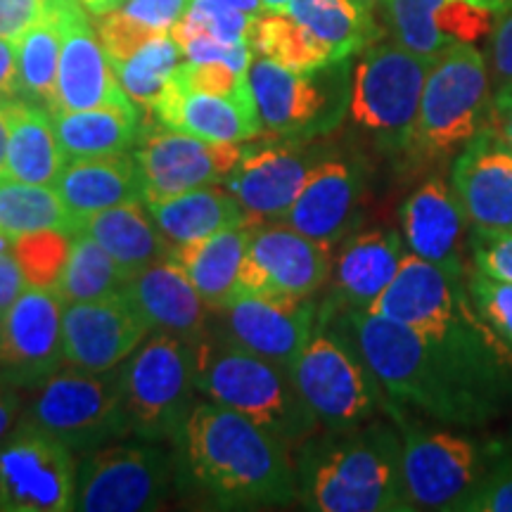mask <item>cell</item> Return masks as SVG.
<instances>
[{
	"label": "cell",
	"instance_id": "60",
	"mask_svg": "<svg viewBox=\"0 0 512 512\" xmlns=\"http://www.w3.org/2000/svg\"><path fill=\"white\" fill-rule=\"evenodd\" d=\"M496 5H498V10H501V15L512 10V0H496Z\"/></svg>",
	"mask_w": 512,
	"mask_h": 512
},
{
	"label": "cell",
	"instance_id": "36",
	"mask_svg": "<svg viewBox=\"0 0 512 512\" xmlns=\"http://www.w3.org/2000/svg\"><path fill=\"white\" fill-rule=\"evenodd\" d=\"M41 230L76 233V219L64 207L55 185H31L0 178V233L10 240Z\"/></svg>",
	"mask_w": 512,
	"mask_h": 512
},
{
	"label": "cell",
	"instance_id": "6",
	"mask_svg": "<svg viewBox=\"0 0 512 512\" xmlns=\"http://www.w3.org/2000/svg\"><path fill=\"white\" fill-rule=\"evenodd\" d=\"M197 347L166 332H150L121 366V403L128 434L181 444L195 408Z\"/></svg>",
	"mask_w": 512,
	"mask_h": 512
},
{
	"label": "cell",
	"instance_id": "30",
	"mask_svg": "<svg viewBox=\"0 0 512 512\" xmlns=\"http://www.w3.org/2000/svg\"><path fill=\"white\" fill-rule=\"evenodd\" d=\"M252 233L254 230H249V226L230 228L209 238L174 245L171 249L169 259L183 268L211 311H226L240 297V271L249 252Z\"/></svg>",
	"mask_w": 512,
	"mask_h": 512
},
{
	"label": "cell",
	"instance_id": "26",
	"mask_svg": "<svg viewBox=\"0 0 512 512\" xmlns=\"http://www.w3.org/2000/svg\"><path fill=\"white\" fill-rule=\"evenodd\" d=\"M55 190L79 226L81 219L102 209L143 202L145 178L136 155L119 152V155L72 159L57 176Z\"/></svg>",
	"mask_w": 512,
	"mask_h": 512
},
{
	"label": "cell",
	"instance_id": "46",
	"mask_svg": "<svg viewBox=\"0 0 512 512\" xmlns=\"http://www.w3.org/2000/svg\"><path fill=\"white\" fill-rule=\"evenodd\" d=\"M181 53L188 62H226L238 72H249V64L254 60V50L249 43H228L211 34L190 38Z\"/></svg>",
	"mask_w": 512,
	"mask_h": 512
},
{
	"label": "cell",
	"instance_id": "50",
	"mask_svg": "<svg viewBox=\"0 0 512 512\" xmlns=\"http://www.w3.org/2000/svg\"><path fill=\"white\" fill-rule=\"evenodd\" d=\"M27 287V275L19 266L12 240L0 233V309L8 311Z\"/></svg>",
	"mask_w": 512,
	"mask_h": 512
},
{
	"label": "cell",
	"instance_id": "16",
	"mask_svg": "<svg viewBox=\"0 0 512 512\" xmlns=\"http://www.w3.org/2000/svg\"><path fill=\"white\" fill-rule=\"evenodd\" d=\"M60 297L29 285L5 311L0 332V380L15 389H36L64 366Z\"/></svg>",
	"mask_w": 512,
	"mask_h": 512
},
{
	"label": "cell",
	"instance_id": "5",
	"mask_svg": "<svg viewBox=\"0 0 512 512\" xmlns=\"http://www.w3.org/2000/svg\"><path fill=\"white\" fill-rule=\"evenodd\" d=\"M197 392L245 415L283 444H302L320 422L287 368L249 354L230 339L197 344Z\"/></svg>",
	"mask_w": 512,
	"mask_h": 512
},
{
	"label": "cell",
	"instance_id": "13",
	"mask_svg": "<svg viewBox=\"0 0 512 512\" xmlns=\"http://www.w3.org/2000/svg\"><path fill=\"white\" fill-rule=\"evenodd\" d=\"M247 76L261 126L278 136L330 126L342 105H349V60L302 74L254 57Z\"/></svg>",
	"mask_w": 512,
	"mask_h": 512
},
{
	"label": "cell",
	"instance_id": "3",
	"mask_svg": "<svg viewBox=\"0 0 512 512\" xmlns=\"http://www.w3.org/2000/svg\"><path fill=\"white\" fill-rule=\"evenodd\" d=\"M181 444L192 479L216 503L285 505L299 496L290 446L226 406L197 401Z\"/></svg>",
	"mask_w": 512,
	"mask_h": 512
},
{
	"label": "cell",
	"instance_id": "22",
	"mask_svg": "<svg viewBox=\"0 0 512 512\" xmlns=\"http://www.w3.org/2000/svg\"><path fill=\"white\" fill-rule=\"evenodd\" d=\"M448 183L470 230H512V147L494 126L458 152Z\"/></svg>",
	"mask_w": 512,
	"mask_h": 512
},
{
	"label": "cell",
	"instance_id": "49",
	"mask_svg": "<svg viewBox=\"0 0 512 512\" xmlns=\"http://www.w3.org/2000/svg\"><path fill=\"white\" fill-rule=\"evenodd\" d=\"M192 0H126L121 10L140 19L147 27L157 31H171V27L190 8Z\"/></svg>",
	"mask_w": 512,
	"mask_h": 512
},
{
	"label": "cell",
	"instance_id": "61",
	"mask_svg": "<svg viewBox=\"0 0 512 512\" xmlns=\"http://www.w3.org/2000/svg\"><path fill=\"white\" fill-rule=\"evenodd\" d=\"M3 323H5V311L0 309V332H3Z\"/></svg>",
	"mask_w": 512,
	"mask_h": 512
},
{
	"label": "cell",
	"instance_id": "51",
	"mask_svg": "<svg viewBox=\"0 0 512 512\" xmlns=\"http://www.w3.org/2000/svg\"><path fill=\"white\" fill-rule=\"evenodd\" d=\"M489 57L498 86L512 83V10L498 17L494 31H491Z\"/></svg>",
	"mask_w": 512,
	"mask_h": 512
},
{
	"label": "cell",
	"instance_id": "48",
	"mask_svg": "<svg viewBox=\"0 0 512 512\" xmlns=\"http://www.w3.org/2000/svg\"><path fill=\"white\" fill-rule=\"evenodd\" d=\"M53 5L55 0H0V38L17 43Z\"/></svg>",
	"mask_w": 512,
	"mask_h": 512
},
{
	"label": "cell",
	"instance_id": "43",
	"mask_svg": "<svg viewBox=\"0 0 512 512\" xmlns=\"http://www.w3.org/2000/svg\"><path fill=\"white\" fill-rule=\"evenodd\" d=\"M467 290L484 323L496 332L505 347L512 349V283L494 280L470 268Z\"/></svg>",
	"mask_w": 512,
	"mask_h": 512
},
{
	"label": "cell",
	"instance_id": "32",
	"mask_svg": "<svg viewBox=\"0 0 512 512\" xmlns=\"http://www.w3.org/2000/svg\"><path fill=\"white\" fill-rule=\"evenodd\" d=\"M157 228L171 245L202 240L230 228H245L256 221L228 188L190 190L164 202H147Z\"/></svg>",
	"mask_w": 512,
	"mask_h": 512
},
{
	"label": "cell",
	"instance_id": "47",
	"mask_svg": "<svg viewBox=\"0 0 512 512\" xmlns=\"http://www.w3.org/2000/svg\"><path fill=\"white\" fill-rule=\"evenodd\" d=\"M460 512H512V456L489 472L475 494L460 505Z\"/></svg>",
	"mask_w": 512,
	"mask_h": 512
},
{
	"label": "cell",
	"instance_id": "57",
	"mask_svg": "<svg viewBox=\"0 0 512 512\" xmlns=\"http://www.w3.org/2000/svg\"><path fill=\"white\" fill-rule=\"evenodd\" d=\"M223 3L233 5V8H238L242 12H247V15H254V17H261V10H264L261 0H223Z\"/></svg>",
	"mask_w": 512,
	"mask_h": 512
},
{
	"label": "cell",
	"instance_id": "34",
	"mask_svg": "<svg viewBox=\"0 0 512 512\" xmlns=\"http://www.w3.org/2000/svg\"><path fill=\"white\" fill-rule=\"evenodd\" d=\"M55 133L67 162L128 152L140 140V112L98 107V110L53 112Z\"/></svg>",
	"mask_w": 512,
	"mask_h": 512
},
{
	"label": "cell",
	"instance_id": "23",
	"mask_svg": "<svg viewBox=\"0 0 512 512\" xmlns=\"http://www.w3.org/2000/svg\"><path fill=\"white\" fill-rule=\"evenodd\" d=\"M318 320V306L302 302H271L242 292L226 309V339L249 354L290 370L309 342Z\"/></svg>",
	"mask_w": 512,
	"mask_h": 512
},
{
	"label": "cell",
	"instance_id": "11",
	"mask_svg": "<svg viewBox=\"0 0 512 512\" xmlns=\"http://www.w3.org/2000/svg\"><path fill=\"white\" fill-rule=\"evenodd\" d=\"M22 420L62 441L74 453H91L128 434L121 403V366L110 373L64 366L31 389Z\"/></svg>",
	"mask_w": 512,
	"mask_h": 512
},
{
	"label": "cell",
	"instance_id": "55",
	"mask_svg": "<svg viewBox=\"0 0 512 512\" xmlns=\"http://www.w3.org/2000/svg\"><path fill=\"white\" fill-rule=\"evenodd\" d=\"M8 138H10V100H0V178H8Z\"/></svg>",
	"mask_w": 512,
	"mask_h": 512
},
{
	"label": "cell",
	"instance_id": "24",
	"mask_svg": "<svg viewBox=\"0 0 512 512\" xmlns=\"http://www.w3.org/2000/svg\"><path fill=\"white\" fill-rule=\"evenodd\" d=\"M363 178L347 159H325L311 169L309 181L299 192L280 223L306 238L335 247L356 226Z\"/></svg>",
	"mask_w": 512,
	"mask_h": 512
},
{
	"label": "cell",
	"instance_id": "44",
	"mask_svg": "<svg viewBox=\"0 0 512 512\" xmlns=\"http://www.w3.org/2000/svg\"><path fill=\"white\" fill-rule=\"evenodd\" d=\"M100 36L102 48L107 50L112 64L114 62H126L128 57H133L140 48L147 46L152 38L159 34H169V31H157L140 19L126 15L124 10H112L107 15L98 19V27H95Z\"/></svg>",
	"mask_w": 512,
	"mask_h": 512
},
{
	"label": "cell",
	"instance_id": "52",
	"mask_svg": "<svg viewBox=\"0 0 512 512\" xmlns=\"http://www.w3.org/2000/svg\"><path fill=\"white\" fill-rule=\"evenodd\" d=\"M19 98L17 43L0 38V100Z\"/></svg>",
	"mask_w": 512,
	"mask_h": 512
},
{
	"label": "cell",
	"instance_id": "33",
	"mask_svg": "<svg viewBox=\"0 0 512 512\" xmlns=\"http://www.w3.org/2000/svg\"><path fill=\"white\" fill-rule=\"evenodd\" d=\"M64 164L53 112L38 102L10 100L8 176L31 185H55Z\"/></svg>",
	"mask_w": 512,
	"mask_h": 512
},
{
	"label": "cell",
	"instance_id": "31",
	"mask_svg": "<svg viewBox=\"0 0 512 512\" xmlns=\"http://www.w3.org/2000/svg\"><path fill=\"white\" fill-rule=\"evenodd\" d=\"M76 230L91 235L98 245L105 247V252L112 256L126 280L169 259L171 249H174L162 235V230L157 228L150 209L145 211L143 202L102 209L98 214L81 219Z\"/></svg>",
	"mask_w": 512,
	"mask_h": 512
},
{
	"label": "cell",
	"instance_id": "12",
	"mask_svg": "<svg viewBox=\"0 0 512 512\" xmlns=\"http://www.w3.org/2000/svg\"><path fill=\"white\" fill-rule=\"evenodd\" d=\"M176 460L159 441L100 446L76 467L74 510L145 512L162 508L174 489Z\"/></svg>",
	"mask_w": 512,
	"mask_h": 512
},
{
	"label": "cell",
	"instance_id": "29",
	"mask_svg": "<svg viewBox=\"0 0 512 512\" xmlns=\"http://www.w3.org/2000/svg\"><path fill=\"white\" fill-rule=\"evenodd\" d=\"M406 242L396 230H368L344 242L335 261V302L368 311L399 271Z\"/></svg>",
	"mask_w": 512,
	"mask_h": 512
},
{
	"label": "cell",
	"instance_id": "37",
	"mask_svg": "<svg viewBox=\"0 0 512 512\" xmlns=\"http://www.w3.org/2000/svg\"><path fill=\"white\" fill-rule=\"evenodd\" d=\"M62 19L60 0L53 10L38 19L27 34L17 41L19 57V98L38 102L53 110L57 100V72H60Z\"/></svg>",
	"mask_w": 512,
	"mask_h": 512
},
{
	"label": "cell",
	"instance_id": "17",
	"mask_svg": "<svg viewBox=\"0 0 512 512\" xmlns=\"http://www.w3.org/2000/svg\"><path fill=\"white\" fill-rule=\"evenodd\" d=\"M136 159L145 178V202L226 183L240 164L238 143H211L190 133L159 128L143 138Z\"/></svg>",
	"mask_w": 512,
	"mask_h": 512
},
{
	"label": "cell",
	"instance_id": "1",
	"mask_svg": "<svg viewBox=\"0 0 512 512\" xmlns=\"http://www.w3.org/2000/svg\"><path fill=\"white\" fill-rule=\"evenodd\" d=\"M344 318L394 403L451 427H479L494 420L510 401L406 325L356 309H344Z\"/></svg>",
	"mask_w": 512,
	"mask_h": 512
},
{
	"label": "cell",
	"instance_id": "58",
	"mask_svg": "<svg viewBox=\"0 0 512 512\" xmlns=\"http://www.w3.org/2000/svg\"><path fill=\"white\" fill-rule=\"evenodd\" d=\"M292 0H261L264 5V12H287Z\"/></svg>",
	"mask_w": 512,
	"mask_h": 512
},
{
	"label": "cell",
	"instance_id": "28",
	"mask_svg": "<svg viewBox=\"0 0 512 512\" xmlns=\"http://www.w3.org/2000/svg\"><path fill=\"white\" fill-rule=\"evenodd\" d=\"M162 126L211 143H242L261 133V119L254 100H233L221 95L192 93L178 86L171 76L155 110Z\"/></svg>",
	"mask_w": 512,
	"mask_h": 512
},
{
	"label": "cell",
	"instance_id": "54",
	"mask_svg": "<svg viewBox=\"0 0 512 512\" xmlns=\"http://www.w3.org/2000/svg\"><path fill=\"white\" fill-rule=\"evenodd\" d=\"M491 126L505 143L512 147V83H501L494 93V110H491Z\"/></svg>",
	"mask_w": 512,
	"mask_h": 512
},
{
	"label": "cell",
	"instance_id": "38",
	"mask_svg": "<svg viewBox=\"0 0 512 512\" xmlns=\"http://www.w3.org/2000/svg\"><path fill=\"white\" fill-rule=\"evenodd\" d=\"M126 283V275L119 271L105 247L81 230L72 233L67 264L53 287L64 306L114 297V294L124 292Z\"/></svg>",
	"mask_w": 512,
	"mask_h": 512
},
{
	"label": "cell",
	"instance_id": "14",
	"mask_svg": "<svg viewBox=\"0 0 512 512\" xmlns=\"http://www.w3.org/2000/svg\"><path fill=\"white\" fill-rule=\"evenodd\" d=\"M74 451L19 418L0 444V512L74 510Z\"/></svg>",
	"mask_w": 512,
	"mask_h": 512
},
{
	"label": "cell",
	"instance_id": "21",
	"mask_svg": "<svg viewBox=\"0 0 512 512\" xmlns=\"http://www.w3.org/2000/svg\"><path fill=\"white\" fill-rule=\"evenodd\" d=\"M403 242L408 252L439 266L453 278L470 273V223L451 183L427 178L401 207Z\"/></svg>",
	"mask_w": 512,
	"mask_h": 512
},
{
	"label": "cell",
	"instance_id": "7",
	"mask_svg": "<svg viewBox=\"0 0 512 512\" xmlns=\"http://www.w3.org/2000/svg\"><path fill=\"white\" fill-rule=\"evenodd\" d=\"M494 93L486 55L475 43L434 57L422 91L413 152L425 159L458 155L491 126Z\"/></svg>",
	"mask_w": 512,
	"mask_h": 512
},
{
	"label": "cell",
	"instance_id": "56",
	"mask_svg": "<svg viewBox=\"0 0 512 512\" xmlns=\"http://www.w3.org/2000/svg\"><path fill=\"white\" fill-rule=\"evenodd\" d=\"M79 3H81L83 8H86L88 12H91V15L102 17V15H107V12L119 10L121 5L126 3V0H79Z\"/></svg>",
	"mask_w": 512,
	"mask_h": 512
},
{
	"label": "cell",
	"instance_id": "35",
	"mask_svg": "<svg viewBox=\"0 0 512 512\" xmlns=\"http://www.w3.org/2000/svg\"><path fill=\"white\" fill-rule=\"evenodd\" d=\"M287 15L316 34L335 62L361 55L380 38L373 12L358 0H292Z\"/></svg>",
	"mask_w": 512,
	"mask_h": 512
},
{
	"label": "cell",
	"instance_id": "2",
	"mask_svg": "<svg viewBox=\"0 0 512 512\" xmlns=\"http://www.w3.org/2000/svg\"><path fill=\"white\" fill-rule=\"evenodd\" d=\"M368 313L418 332L460 366L512 396V349L484 323L467 290V278H453L411 252Z\"/></svg>",
	"mask_w": 512,
	"mask_h": 512
},
{
	"label": "cell",
	"instance_id": "39",
	"mask_svg": "<svg viewBox=\"0 0 512 512\" xmlns=\"http://www.w3.org/2000/svg\"><path fill=\"white\" fill-rule=\"evenodd\" d=\"M249 46L259 57H268L292 72L309 74L335 64L328 46L287 12H268L256 19Z\"/></svg>",
	"mask_w": 512,
	"mask_h": 512
},
{
	"label": "cell",
	"instance_id": "10",
	"mask_svg": "<svg viewBox=\"0 0 512 512\" xmlns=\"http://www.w3.org/2000/svg\"><path fill=\"white\" fill-rule=\"evenodd\" d=\"M290 373L306 406L328 432L366 425L384 396L351 330L349 335L332 332L325 320L313 328Z\"/></svg>",
	"mask_w": 512,
	"mask_h": 512
},
{
	"label": "cell",
	"instance_id": "41",
	"mask_svg": "<svg viewBox=\"0 0 512 512\" xmlns=\"http://www.w3.org/2000/svg\"><path fill=\"white\" fill-rule=\"evenodd\" d=\"M69 247H72V235L60 233V230H41V233H29L12 240V249L27 275V283L48 287V290H53L67 264Z\"/></svg>",
	"mask_w": 512,
	"mask_h": 512
},
{
	"label": "cell",
	"instance_id": "25",
	"mask_svg": "<svg viewBox=\"0 0 512 512\" xmlns=\"http://www.w3.org/2000/svg\"><path fill=\"white\" fill-rule=\"evenodd\" d=\"M124 294L147 320L152 332H166L192 347L207 339L209 306L202 302L183 268H178L171 259L133 275L124 287Z\"/></svg>",
	"mask_w": 512,
	"mask_h": 512
},
{
	"label": "cell",
	"instance_id": "8",
	"mask_svg": "<svg viewBox=\"0 0 512 512\" xmlns=\"http://www.w3.org/2000/svg\"><path fill=\"white\" fill-rule=\"evenodd\" d=\"M432 62L396 41L370 43L351 72L347 107L354 126L384 150H411Z\"/></svg>",
	"mask_w": 512,
	"mask_h": 512
},
{
	"label": "cell",
	"instance_id": "18",
	"mask_svg": "<svg viewBox=\"0 0 512 512\" xmlns=\"http://www.w3.org/2000/svg\"><path fill=\"white\" fill-rule=\"evenodd\" d=\"M86 8L79 0H60L62 50L57 72V110H117L136 112L138 105L121 88L110 55L102 48L100 36L88 22Z\"/></svg>",
	"mask_w": 512,
	"mask_h": 512
},
{
	"label": "cell",
	"instance_id": "4",
	"mask_svg": "<svg viewBox=\"0 0 512 512\" xmlns=\"http://www.w3.org/2000/svg\"><path fill=\"white\" fill-rule=\"evenodd\" d=\"M403 439L392 425L330 432L306 448L299 472V498L318 512L413 510L403 484Z\"/></svg>",
	"mask_w": 512,
	"mask_h": 512
},
{
	"label": "cell",
	"instance_id": "9",
	"mask_svg": "<svg viewBox=\"0 0 512 512\" xmlns=\"http://www.w3.org/2000/svg\"><path fill=\"white\" fill-rule=\"evenodd\" d=\"M403 484L413 510L460 512L505 458L501 441L453 430H422L399 418Z\"/></svg>",
	"mask_w": 512,
	"mask_h": 512
},
{
	"label": "cell",
	"instance_id": "19",
	"mask_svg": "<svg viewBox=\"0 0 512 512\" xmlns=\"http://www.w3.org/2000/svg\"><path fill=\"white\" fill-rule=\"evenodd\" d=\"M152 328L124 292L95 302L69 304L62 311L64 363L110 373L145 342Z\"/></svg>",
	"mask_w": 512,
	"mask_h": 512
},
{
	"label": "cell",
	"instance_id": "40",
	"mask_svg": "<svg viewBox=\"0 0 512 512\" xmlns=\"http://www.w3.org/2000/svg\"><path fill=\"white\" fill-rule=\"evenodd\" d=\"M181 48L171 34H159L147 46L128 57L126 62H114V72L119 76L121 88L138 107L155 110L157 100L162 98L164 88L169 86L171 76L181 64Z\"/></svg>",
	"mask_w": 512,
	"mask_h": 512
},
{
	"label": "cell",
	"instance_id": "27",
	"mask_svg": "<svg viewBox=\"0 0 512 512\" xmlns=\"http://www.w3.org/2000/svg\"><path fill=\"white\" fill-rule=\"evenodd\" d=\"M316 164L292 147H266L254 155H242L226 183L256 221H278L297 200Z\"/></svg>",
	"mask_w": 512,
	"mask_h": 512
},
{
	"label": "cell",
	"instance_id": "45",
	"mask_svg": "<svg viewBox=\"0 0 512 512\" xmlns=\"http://www.w3.org/2000/svg\"><path fill=\"white\" fill-rule=\"evenodd\" d=\"M470 268L512 283V230H470Z\"/></svg>",
	"mask_w": 512,
	"mask_h": 512
},
{
	"label": "cell",
	"instance_id": "59",
	"mask_svg": "<svg viewBox=\"0 0 512 512\" xmlns=\"http://www.w3.org/2000/svg\"><path fill=\"white\" fill-rule=\"evenodd\" d=\"M358 3H361L363 8H368L370 12H373V10H377V8H382V5L387 3V0H358Z\"/></svg>",
	"mask_w": 512,
	"mask_h": 512
},
{
	"label": "cell",
	"instance_id": "20",
	"mask_svg": "<svg viewBox=\"0 0 512 512\" xmlns=\"http://www.w3.org/2000/svg\"><path fill=\"white\" fill-rule=\"evenodd\" d=\"M394 41L425 57L489 38L501 10L496 0H387L382 5Z\"/></svg>",
	"mask_w": 512,
	"mask_h": 512
},
{
	"label": "cell",
	"instance_id": "53",
	"mask_svg": "<svg viewBox=\"0 0 512 512\" xmlns=\"http://www.w3.org/2000/svg\"><path fill=\"white\" fill-rule=\"evenodd\" d=\"M19 392L22 389L10 387V384L0 380V444L10 437V432L15 430L19 418H22L24 401Z\"/></svg>",
	"mask_w": 512,
	"mask_h": 512
},
{
	"label": "cell",
	"instance_id": "42",
	"mask_svg": "<svg viewBox=\"0 0 512 512\" xmlns=\"http://www.w3.org/2000/svg\"><path fill=\"white\" fill-rule=\"evenodd\" d=\"M174 81L185 91L221 95L233 100H254L247 72H238L226 62H181Z\"/></svg>",
	"mask_w": 512,
	"mask_h": 512
},
{
	"label": "cell",
	"instance_id": "15",
	"mask_svg": "<svg viewBox=\"0 0 512 512\" xmlns=\"http://www.w3.org/2000/svg\"><path fill=\"white\" fill-rule=\"evenodd\" d=\"M330 275L332 247L275 221L252 233L240 287L271 302H302L328 283Z\"/></svg>",
	"mask_w": 512,
	"mask_h": 512
}]
</instances>
